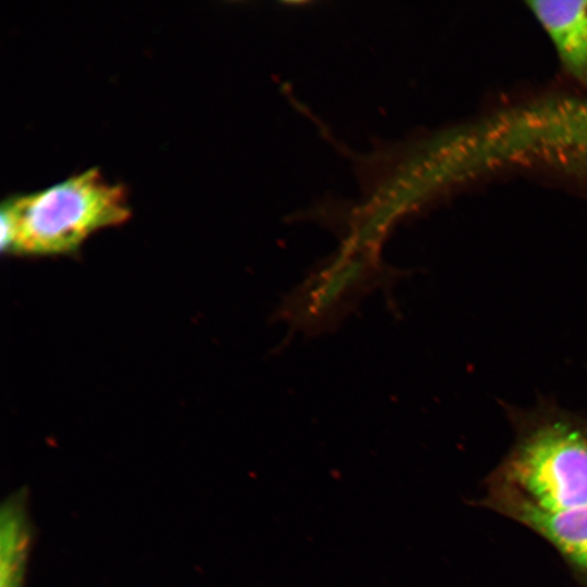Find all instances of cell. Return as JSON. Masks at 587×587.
<instances>
[{
	"instance_id": "1",
	"label": "cell",
	"mask_w": 587,
	"mask_h": 587,
	"mask_svg": "<svg viewBox=\"0 0 587 587\" xmlns=\"http://www.w3.org/2000/svg\"><path fill=\"white\" fill-rule=\"evenodd\" d=\"M1 209L2 250L24 254L73 251L92 233L129 215L123 188L107 183L95 167L11 198Z\"/></svg>"
},
{
	"instance_id": "5",
	"label": "cell",
	"mask_w": 587,
	"mask_h": 587,
	"mask_svg": "<svg viewBox=\"0 0 587 587\" xmlns=\"http://www.w3.org/2000/svg\"><path fill=\"white\" fill-rule=\"evenodd\" d=\"M34 536L28 490L22 487L0 509V587H25Z\"/></svg>"
},
{
	"instance_id": "4",
	"label": "cell",
	"mask_w": 587,
	"mask_h": 587,
	"mask_svg": "<svg viewBox=\"0 0 587 587\" xmlns=\"http://www.w3.org/2000/svg\"><path fill=\"white\" fill-rule=\"evenodd\" d=\"M565 70L587 88V1H529Z\"/></svg>"
},
{
	"instance_id": "2",
	"label": "cell",
	"mask_w": 587,
	"mask_h": 587,
	"mask_svg": "<svg viewBox=\"0 0 587 587\" xmlns=\"http://www.w3.org/2000/svg\"><path fill=\"white\" fill-rule=\"evenodd\" d=\"M511 415L517 439L502 485L545 511L587 505V419L547 401Z\"/></svg>"
},
{
	"instance_id": "3",
	"label": "cell",
	"mask_w": 587,
	"mask_h": 587,
	"mask_svg": "<svg viewBox=\"0 0 587 587\" xmlns=\"http://www.w3.org/2000/svg\"><path fill=\"white\" fill-rule=\"evenodd\" d=\"M490 503L544 536L587 577V505L545 511L502 484L495 488Z\"/></svg>"
}]
</instances>
